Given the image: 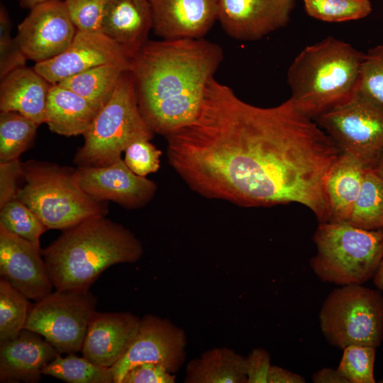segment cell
I'll list each match as a JSON object with an SVG mask.
<instances>
[{
    "instance_id": "21",
    "label": "cell",
    "mask_w": 383,
    "mask_h": 383,
    "mask_svg": "<svg viewBox=\"0 0 383 383\" xmlns=\"http://www.w3.org/2000/svg\"><path fill=\"white\" fill-rule=\"evenodd\" d=\"M52 85L34 68H17L1 79L0 111L18 112L38 126L45 123Z\"/></svg>"
},
{
    "instance_id": "30",
    "label": "cell",
    "mask_w": 383,
    "mask_h": 383,
    "mask_svg": "<svg viewBox=\"0 0 383 383\" xmlns=\"http://www.w3.org/2000/svg\"><path fill=\"white\" fill-rule=\"evenodd\" d=\"M0 209V226L40 248V238L48 228L30 208L15 198Z\"/></svg>"
},
{
    "instance_id": "26",
    "label": "cell",
    "mask_w": 383,
    "mask_h": 383,
    "mask_svg": "<svg viewBox=\"0 0 383 383\" xmlns=\"http://www.w3.org/2000/svg\"><path fill=\"white\" fill-rule=\"evenodd\" d=\"M347 223L366 230L383 229V181L374 167H367L365 172Z\"/></svg>"
},
{
    "instance_id": "8",
    "label": "cell",
    "mask_w": 383,
    "mask_h": 383,
    "mask_svg": "<svg viewBox=\"0 0 383 383\" xmlns=\"http://www.w3.org/2000/svg\"><path fill=\"white\" fill-rule=\"evenodd\" d=\"M319 321L324 337L335 347L377 348L383 338V297L361 284L344 285L326 297Z\"/></svg>"
},
{
    "instance_id": "4",
    "label": "cell",
    "mask_w": 383,
    "mask_h": 383,
    "mask_svg": "<svg viewBox=\"0 0 383 383\" xmlns=\"http://www.w3.org/2000/svg\"><path fill=\"white\" fill-rule=\"evenodd\" d=\"M364 57L333 36L304 48L287 71L294 106L315 120L349 101L358 91Z\"/></svg>"
},
{
    "instance_id": "1",
    "label": "cell",
    "mask_w": 383,
    "mask_h": 383,
    "mask_svg": "<svg viewBox=\"0 0 383 383\" xmlns=\"http://www.w3.org/2000/svg\"><path fill=\"white\" fill-rule=\"evenodd\" d=\"M165 138L170 165L201 196L244 207L297 203L331 221L325 182L341 151L290 98L256 106L213 77L196 118Z\"/></svg>"
},
{
    "instance_id": "12",
    "label": "cell",
    "mask_w": 383,
    "mask_h": 383,
    "mask_svg": "<svg viewBox=\"0 0 383 383\" xmlns=\"http://www.w3.org/2000/svg\"><path fill=\"white\" fill-rule=\"evenodd\" d=\"M76 33L65 1L53 0L30 9L18 26L16 39L26 59L38 63L63 52Z\"/></svg>"
},
{
    "instance_id": "36",
    "label": "cell",
    "mask_w": 383,
    "mask_h": 383,
    "mask_svg": "<svg viewBox=\"0 0 383 383\" xmlns=\"http://www.w3.org/2000/svg\"><path fill=\"white\" fill-rule=\"evenodd\" d=\"M124 152L125 163L138 176L146 177L160 168L162 152L150 140H138L131 143Z\"/></svg>"
},
{
    "instance_id": "32",
    "label": "cell",
    "mask_w": 383,
    "mask_h": 383,
    "mask_svg": "<svg viewBox=\"0 0 383 383\" xmlns=\"http://www.w3.org/2000/svg\"><path fill=\"white\" fill-rule=\"evenodd\" d=\"M338 367L348 383H374L375 348L351 345L345 348Z\"/></svg>"
},
{
    "instance_id": "15",
    "label": "cell",
    "mask_w": 383,
    "mask_h": 383,
    "mask_svg": "<svg viewBox=\"0 0 383 383\" xmlns=\"http://www.w3.org/2000/svg\"><path fill=\"white\" fill-rule=\"evenodd\" d=\"M295 0H218V21L231 38L257 40L286 26Z\"/></svg>"
},
{
    "instance_id": "25",
    "label": "cell",
    "mask_w": 383,
    "mask_h": 383,
    "mask_svg": "<svg viewBox=\"0 0 383 383\" xmlns=\"http://www.w3.org/2000/svg\"><path fill=\"white\" fill-rule=\"evenodd\" d=\"M130 64L109 63L70 76L59 84L103 107L111 98L121 74Z\"/></svg>"
},
{
    "instance_id": "31",
    "label": "cell",
    "mask_w": 383,
    "mask_h": 383,
    "mask_svg": "<svg viewBox=\"0 0 383 383\" xmlns=\"http://www.w3.org/2000/svg\"><path fill=\"white\" fill-rule=\"evenodd\" d=\"M307 14L326 22L358 20L372 11L370 0H303Z\"/></svg>"
},
{
    "instance_id": "18",
    "label": "cell",
    "mask_w": 383,
    "mask_h": 383,
    "mask_svg": "<svg viewBox=\"0 0 383 383\" xmlns=\"http://www.w3.org/2000/svg\"><path fill=\"white\" fill-rule=\"evenodd\" d=\"M140 318L129 311H96L81 352L91 362L112 367L126 352L139 328Z\"/></svg>"
},
{
    "instance_id": "38",
    "label": "cell",
    "mask_w": 383,
    "mask_h": 383,
    "mask_svg": "<svg viewBox=\"0 0 383 383\" xmlns=\"http://www.w3.org/2000/svg\"><path fill=\"white\" fill-rule=\"evenodd\" d=\"M22 176L23 167L19 159L0 162V208L16 198L17 180Z\"/></svg>"
},
{
    "instance_id": "29",
    "label": "cell",
    "mask_w": 383,
    "mask_h": 383,
    "mask_svg": "<svg viewBox=\"0 0 383 383\" xmlns=\"http://www.w3.org/2000/svg\"><path fill=\"white\" fill-rule=\"evenodd\" d=\"M24 294L0 278V341L25 328L32 304Z\"/></svg>"
},
{
    "instance_id": "42",
    "label": "cell",
    "mask_w": 383,
    "mask_h": 383,
    "mask_svg": "<svg viewBox=\"0 0 383 383\" xmlns=\"http://www.w3.org/2000/svg\"><path fill=\"white\" fill-rule=\"evenodd\" d=\"M373 281L375 286L379 289L383 291V257L374 275Z\"/></svg>"
},
{
    "instance_id": "40",
    "label": "cell",
    "mask_w": 383,
    "mask_h": 383,
    "mask_svg": "<svg viewBox=\"0 0 383 383\" xmlns=\"http://www.w3.org/2000/svg\"><path fill=\"white\" fill-rule=\"evenodd\" d=\"M301 375L278 366L272 365L267 377V383H304Z\"/></svg>"
},
{
    "instance_id": "17",
    "label": "cell",
    "mask_w": 383,
    "mask_h": 383,
    "mask_svg": "<svg viewBox=\"0 0 383 383\" xmlns=\"http://www.w3.org/2000/svg\"><path fill=\"white\" fill-rule=\"evenodd\" d=\"M152 30L163 40L202 38L218 20V0H148Z\"/></svg>"
},
{
    "instance_id": "33",
    "label": "cell",
    "mask_w": 383,
    "mask_h": 383,
    "mask_svg": "<svg viewBox=\"0 0 383 383\" xmlns=\"http://www.w3.org/2000/svg\"><path fill=\"white\" fill-rule=\"evenodd\" d=\"M358 91L383 105V44L365 53Z\"/></svg>"
},
{
    "instance_id": "43",
    "label": "cell",
    "mask_w": 383,
    "mask_h": 383,
    "mask_svg": "<svg viewBox=\"0 0 383 383\" xmlns=\"http://www.w3.org/2000/svg\"><path fill=\"white\" fill-rule=\"evenodd\" d=\"M20 2V4L23 7L32 9L35 6L48 1H53V0H18Z\"/></svg>"
},
{
    "instance_id": "35",
    "label": "cell",
    "mask_w": 383,
    "mask_h": 383,
    "mask_svg": "<svg viewBox=\"0 0 383 383\" xmlns=\"http://www.w3.org/2000/svg\"><path fill=\"white\" fill-rule=\"evenodd\" d=\"M11 23L4 6L0 9V79L13 70L26 66V57L16 38L11 35Z\"/></svg>"
},
{
    "instance_id": "19",
    "label": "cell",
    "mask_w": 383,
    "mask_h": 383,
    "mask_svg": "<svg viewBox=\"0 0 383 383\" xmlns=\"http://www.w3.org/2000/svg\"><path fill=\"white\" fill-rule=\"evenodd\" d=\"M59 354L43 336L24 328L0 341V382H38L42 370Z\"/></svg>"
},
{
    "instance_id": "5",
    "label": "cell",
    "mask_w": 383,
    "mask_h": 383,
    "mask_svg": "<svg viewBox=\"0 0 383 383\" xmlns=\"http://www.w3.org/2000/svg\"><path fill=\"white\" fill-rule=\"evenodd\" d=\"M24 185L16 198L48 229L65 230L94 216H106V202L92 199L76 183L74 168L30 160L22 162Z\"/></svg>"
},
{
    "instance_id": "28",
    "label": "cell",
    "mask_w": 383,
    "mask_h": 383,
    "mask_svg": "<svg viewBox=\"0 0 383 383\" xmlns=\"http://www.w3.org/2000/svg\"><path fill=\"white\" fill-rule=\"evenodd\" d=\"M39 126L16 111L0 113V162L19 159L30 148Z\"/></svg>"
},
{
    "instance_id": "22",
    "label": "cell",
    "mask_w": 383,
    "mask_h": 383,
    "mask_svg": "<svg viewBox=\"0 0 383 383\" xmlns=\"http://www.w3.org/2000/svg\"><path fill=\"white\" fill-rule=\"evenodd\" d=\"M101 109L75 92L52 84L48 96L45 123L61 135H84Z\"/></svg>"
},
{
    "instance_id": "24",
    "label": "cell",
    "mask_w": 383,
    "mask_h": 383,
    "mask_svg": "<svg viewBox=\"0 0 383 383\" xmlns=\"http://www.w3.org/2000/svg\"><path fill=\"white\" fill-rule=\"evenodd\" d=\"M185 383H247L246 358L228 347H216L187 362Z\"/></svg>"
},
{
    "instance_id": "14",
    "label": "cell",
    "mask_w": 383,
    "mask_h": 383,
    "mask_svg": "<svg viewBox=\"0 0 383 383\" xmlns=\"http://www.w3.org/2000/svg\"><path fill=\"white\" fill-rule=\"evenodd\" d=\"M131 55L117 43L100 32L77 31L61 54L35 64L33 68L52 84L92 67L109 64H130Z\"/></svg>"
},
{
    "instance_id": "9",
    "label": "cell",
    "mask_w": 383,
    "mask_h": 383,
    "mask_svg": "<svg viewBox=\"0 0 383 383\" xmlns=\"http://www.w3.org/2000/svg\"><path fill=\"white\" fill-rule=\"evenodd\" d=\"M96 297L89 290H57L32 304L25 328L43 336L59 353L81 351Z\"/></svg>"
},
{
    "instance_id": "44",
    "label": "cell",
    "mask_w": 383,
    "mask_h": 383,
    "mask_svg": "<svg viewBox=\"0 0 383 383\" xmlns=\"http://www.w3.org/2000/svg\"><path fill=\"white\" fill-rule=\"evenodd\" d=\"M374 168L383 181V154L374 166Z\"/></svg>"
},
{
    "instance_id": "20",
    "label": "cell",
    "mask_w": 383,
    "mask_h": 383,
    "mask_svg": "<svg viewBox=\"0 0 383 383\" xmlns=\"http://www.w3.org/2000/svg\"><path fill=\"white\" fill-rule=\"evenodd\" d=\"M152 18L148 0H105L102 33L132 57L148 40Z\"/></svg>"
},
{
    "instance_id": "13",
    "label": "cell",
    "mask_w": 383,
    "mask_h": 383,
    "mask_svg": "<svg viewBox=\"0 0 383 383\" xmlns=\"http://www.w3.org/2000/svg\"><path fill=\"white\" fill-rule=\"evenodd\" d=\"M73 177L92 199L112 201L126 209L145 206L154 197L157 184L131 171L121 157L104 167H77Z\"/></svg>"
},
{
    "instance_id": "16",
    "label": "cell",
    "mask_w": 383,
    "mask_h": 383,
    "mask_svg": "<svg viewBox=\"0 0 383 383\" xmlns=\"http://www.w3.org/2000/svg\"><path fill=\"white\" fill-rule=\"evenodd\" d=\"M0 276L28 299L38 301L54 287L41 248L0 226Z\"/></svg>"
},
{
    "instance_id": "34",
    "label": "cell",
    "mask_w": 383,
    "mask_h": 383,
    "mask_svg": "<svg viewBox=\"0 0 383 383\" xmlns=\"http://www.w3.org/2000/svg\"><path fill=\"white\" fill-rule=\"evenodd\" d=\"M77 31L102 33L105 0H65Z\"/></svg>"
},
{
    "instance_id": "39",
    "label": "cell",
    "mask_w": 383,
    "mask_h": 383,
    "mask_svg": "<svg viewBox=\"0 0 383 383\" xmlns=\"http://www.w3.org/2000/svg\"><path fill=\"white\" fill-rule=\"evenodd\" d=\"M246 358L247 383H267L272 366L269 353L263 348H254Z\"/></svg>"
},
{
    "instance_id": "3",
    "label": "cell",
    "mask_w": 383,
    "mask_h": 383,
    "mask_svg": "<svg viewBox=\"0 0 383 383\" xmlns=\"http://www.w3.org/2000/svg\"><path fill=\"white\" fill-rule=\"evenodd\" d=\"M143 254L129 229L105 216L89 218L63 230L41 255L55 289L89 290L109 267L134 263Z\"/></svg>"
},
{
    "instance_id": "2",
    "label": "cell",
    "mask_w": 383,
    "mask_h": 383,
    "mask_svg": "<svg viewBox=\"0 0 383 383\" xmlns=\"http://www.w3.org/2000/svg\"><path fill=\"white\" fill-rule=\"evenodd\" d=\"M223 58L221 48L203 38L148 40L131 57L139 109L155 133L165 136L196 118Z\"/></svg>"
},
{
    "instance_id": "27",
    "label": "cell",
    "mask_w": 383,
    "mask_h": 383,
    "mask_svg": "<svg viewBox=\"0 0 383 383\" xmlns=\"http://www.w3.org/2000/svg\"><path fill=\"white\" fill-rule=\"evenodd\" d=\"M41 372L69 383H113L111 367L96 365L75 353L65 357L60 353Z\"/></svg>"
},
{
    "instance_id": "23",
    "label": "cell",
    "mask_w": 383,
    "mask_h": 383,
    "mask_svg": "<svg viewBox=\"0 0 383 383\" xmlns=\"http://www.w3.org/2000/svg\"><path fill=\"white\" fill-rule=\"evenodd\" d=\"M367 167L353 155L341 152L325 182L330 222H348Z\"/></svg>"
},
{
    "instance_id": "10",
    "label": "cell",
    "mask_w": 383,
    "mask_h": 383,
    "mask_svg": "<svg viewBox=\"0 0 383 383\" xmlns=\"http://www.w3.org/2000/svg\"><path fill=\"white\" fill-rule=\"evenodd\" d=\"M341 152L374 167L383 154V105L357 91L347 103L314 120Z\"/></svg>"
},
{
    "instance_id": "6",
    "label": "cell",
    "mask_w": 383,
    "mask_h": 383,
    "mask_svg": "<svg viewBox=\"0 0 383 383\" xmlns=\"http://www.w3.org/2000/svg\"><path fill=\"white\" fill-rule=\"evenodd\" d=\"M316 253L310 266L323 282L362 284L374 277L383 257V229L346 222L320 223L313 235Z\"/></svg>"
},
{
    "instance_id": "7",
    "label": "cell",
    "mask_w": 383,
    "mask_h": 383,
    "mask_svg": "<svg viewBox=\"0 0 383 383\" xmlns=\"http://www.w3.org/2000/svg\"><path fill=\"white\" fill-rule=\"evenodd\" d=\"M155 133L139 109L134 82L129 70L119 78L109 101L83 135L73 162L77 167H104L121 158L133 142L151 140Z\"/></svg>"
},
{
    "instance_id": "11",
    "label": "cell",
    "mask_w": 383,
    "mask_h": 383,
    "mask_svg": "<svg viewBox=\"0 0 383 383\" xmlns=\"http://www.w3.org/2000/svg\"><path fill=\"white\" fill-rule=\"evenodd\" d=\"M185 331L167 318L146 314L131 345L112 367L113 383H121L126 374L143 363H157L175 374L187 359Z\"/></svg>"
},
{
    "instance_id": "41",
    "label": "cell",
    "mask_w": 383,
    "mask_h": 383,
    "mask_svg": "<svg viewBox=\"0 0 383 383\" xmlns=\"http://www.w3.org/2000/svg\"><path fill=\"white\" fill-rule=\"evenodd\" d=\"M312 379L315 383H348L338 370L331 368H323L317 371Z\"/></svg>"
},
{
    "instance_id": "37",
    "label": "cell",
    "mask_w": 383,
    "mask_h": 383,
    "mask_svg": "<svg viewBox=\"0 0 383 383\" xmlns=\"http://www.w3.org/2000/svg\"><path fill=\"white\" fill-rule=\"evenodd\" d=\"M176 375L157 363L140 364L124 376L121 383H174Z\"/></svg>"
}]
</instances>
